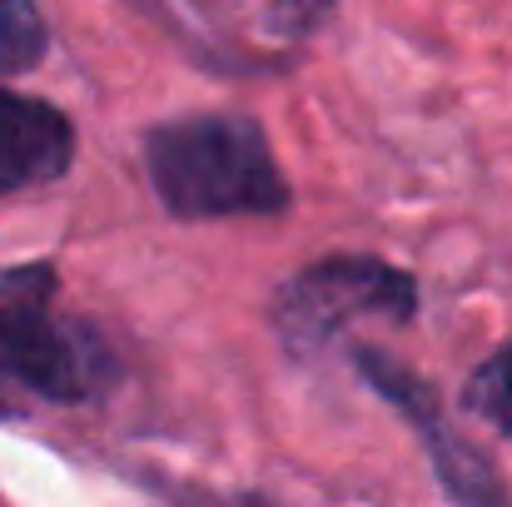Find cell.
Here are the masks:
<instances>
[{"mask_svg":"<svg viewBox=\"0 0 512 507\" xmlns=\"http://www.w3.org/2000/svg\"><path fill=\"white\" fill-rule=\"evenodd\" d=\"M145 169L174 219H264L289 209V179L249 115H184L145 135Z\"/></svg>","mask_w":512,"mask_h":507,"instance_id":"1","label":"cell"},{"mask_svg":"<svg viewBox=\"0 0 512 507\" xmlns=\"http://www.w3.org/2000/svg\"><path fill=\"white\" fill-rule=\"evenodd\" d=\"M418 284L408 269L378 254H329L304 264L274 294V329L294 353L324 348L358 319H413Z\"/></svg>","mask_w":512,"mask_h":507,"instance_id":"2","label":"cell"},{"mask_svg":"<svg viewBox=\"0 0 512 507\" xmlns=\"http://www.w3.org/2000/svg\"><path fill=\"white\" fill-rule=\"evenodd\" d=\"M115 378V358L80 324H65L35 299H0V408L10 398L45 403H85L105 393Z\"/></svg>","mask_w":512,"mask_h":507,"instance_id":"3","label":"cell"},{"mask_svg":"<svg viewBox=\"0 0 512 507\" xmlns=\"http://www.w3.org/2000/svg\"><path fill=\"white\" fill-rule=\"evenodd\" d=\"M353 368L368 378V388L393 413H403V423H413V433H418V443H423V453H428V463H433V473H438V483H443V493L453 503L512 507V488L503 483L498 463L448 423V413H443V403H438L428 378H418L408 363H398V358H388L378 348H353Z\"/></svg>","mask_w":512,"mask_h":507,"instance_id":"4","label":"cell"},{"mask_svg":"<svg viewBox=\"0 0 512 507\" xmlns=\"http://www.w3.org/2000/svg\"><path fill=\"white\" fill-rule=\"evenodd\" d=\"M75 165V125L50 100L0 85V194L55 184Z\"/></svg>","mask_w":512,"mask_h":507,"instance_id":"5","label":"cell"},{"mask_svg":"<svg viewBox=\"0 0 512 507\" xmlns=\"http://www.w3.org/2000/svg\"><path fill=\"white\" fill-rule=\"evenodd\" d=\"M50 30L35 0H0V75H25L45 60Z\"/></svg>","mask_w":512,"mask_h":507,"instance_id":"6","label":"cell"},{"mask_svg":"<svg viewBox=\"0 0 512 507\" xmlns=\"http://www.w3.org/2000/svg\"><path fill=\"white\" fill-rule=\"evenodd\" d=\"M468 413H478L483 423H493L503 438H512V338L473 368L468 388H463Z\"/></svg>","mask_w":512,"mask_h":507,"instance_id":"7","label":"cell"},{"mask_svg":"<svg viewBox=\"0 0 512 507\" xmlns=\"http://www.w3.org/2000/svg\"><path fill=\"white\" fill-rule=\"evenodd\" d=\"M329 10H334V0H274L264 20L279 35H309L329 20Z\"/></svg>","mask_w":512,"mask_h":507,"instance_id":"8","label":"cell"}]
</instances>
